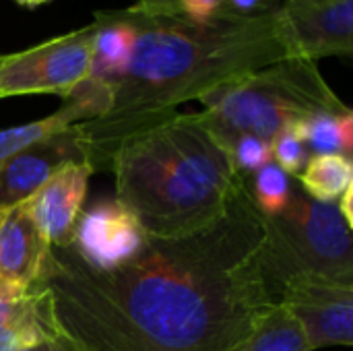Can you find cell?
Returning <instances> with one entry per match:
<instances>
[{
  "label": "cell",
  "instance_id": "obj_1",
  "mask_svg": "<svg viewBox=\"0 0 353 351\" xmlns=\"http://www.w3.org/2000/svg\"><path fill=\"white\" fill-rule=\"evenodd\" d=\"M263 215L244 178L228 211L178 238L147 236L126 263L95 271L50 246L37 283L81 351H232L279 304L259 250Z\"/></svg>",
  "mask_w": 353,
  "mask_h": 351
},
{
  "label": "cell",
  "instance_id": "obj_2",
  "mask_svg": "<svg viewBox=\"0 0 353 351\" xmlns=\"http://www.w3.org/2000/svg\"><path fill=\"white\" fill-rule=\"evenodd\" d=\"M134 29V50L124 77L112 87L108 120H137L176 112L219 85L290 58L277 6L209 21L184 14L122 10Z\"/></svg>",
  "mask_w": 353,
  "mask_h": 351
},
{
  "label": "cell",
  "instance_id": "obj_3",
  "mask_svg": "<svg viewBox=\"0 0 353 351\" xmlns=\"http://www.w3.org/2000/svg\"><path fill=\"white\" fill-rule=\"evenodd\" d=\"M120 201L147 236L178 238L217 221L244 176L201 114L168 112L139 122L110 168Z\"/></svg>",
  "mask_w": 353,
  "mask_h": 351
},
{
  "label": "cell",
  "instance_id": "obj_4",
  "mask_svg": "<svg viewBox=\"0 0 353 351\" xmlns=\"http://www.w3.org/2000/svg\"><path fill=\"white\" fill-rule=\"evenodd\" d=\"M199 101L205 108L201 118L228 149L244 134L273 141L285 126L314 114L350 110L316 62L304 58L277 60L215 87Z\"/></svg>",
  "mask_w": 353,
  "mask_h": 351
},
{
  "label": "cell",
  "instance_id": "obj_5",
  "mask_svg": "<svg viewBox=\"0 0 353 351\" xmlns=\"http://www.w3.org/2000/svg\"><path fill=\"white\" fill-rule=\"evenodd\" d=\"M259 263L277 302L281 288L298 277L353 283L352 228L335 203L314 201L296 182L285 211L263 217Z\"/></svg>",
  "mask_w": 353,
  "mask_h": 351
},
{
  "label": "cell",
  "instance_id": "obj_6",
  "mask_svg": "<svg viewBox=\"0 0 353 351\" xmlns=\"http://www.w3.org/2000/svg\"><path fill=\"white\" fill-rule=\"evenodd\" d=\"M95 21L43 43L0 58V99L17 95H70L91 74Z\"/></svg>",
  "mask_w": 353,
  "mask_h": 351
},
{
  "label": "cell",
  "instance_id": "obj_7",
  "mask_svg": "<svg viewBox=\"0 0 353 351\" xmlns=\"http://www.w3.org/2000/svg\"><path fill=\"white\" fill-rule=\"evenodd\" d=\"M279 304L304 331L312 351L353 345V283L298 277L281 288Z\"/></svg>",
  "mask_w": 353,
  "mask_h": 351
},
{
  "label": "cell",
  "instance_id": "obj_8",
  "mask_svg": "<svg viewBox=\"0 0 353 351\" xmlns=\"http://www.w3.org/2000/svg\"><path fill=\"white\" fill-rule=\"evenodd\" d=\"M277 10L290 58H352L353 0H281Z\"/></svg>",
  "mask_w": 353,
  "mask_h": 351
},
{
  "label": "cell",
  "instance_id": "obj_9",
  "mask_svg": "<svg viewBox=\"0 0 353 351\" xmlns=\"http://www.w3.org/2000/svg\"><path fill=\"white\" fill-rule=\"evenodd\" d=\"M68 163H89L87 141L79 122L0 163V207L27 201Z\"/></svg>",
  "mask_w": 353,
  "mask_h": 351
},
{
  "label": "cell",
  "instance_id": "obj_10",
  "mask_svg": "<svg viewBox=\"0 0 353 351\" xmlns=\"http://www.w3.org/2000/svg\"><path fill=\"white\" fill-rule=\"evenodd\" d=\"M147 232L120 201H101L83 211L74 234L72 250L95 271L114 269L130 261L145 244Z\"/></svg>",
  "mask_w": 353,
  "mask_h": 351
},
{
  "label": "cell",
  "instance_id": "obj_11",
  "mask_svg": "<svg viewBox=\"0 0 353 351\" xmlns=\"http://www.w3.org/2000/svg\"><path fill=\"white\" fill-rule=\"evenodd\" d=\"M93 168L89 163H68L58 170L23 207L33 217L50 246H68L89 190Z\"/></svg>",
  "mask_w": 353,
  "mask_h": 351
},
{
  "label": "cell",
  "instance_id": "obj_12",
  "mask_svg": "<svg viewBox=\"0 0 353 351\" xmlns=\"http://www.w3.org/2000/svg\"><path fill=\"white\" fill-rule=\"evenodd\" d=\"M48 292L0 281V351H17L60 335Z\"/></svg>",
  "mask_w": 353,
  "mask_h": 351
},
{
  "label": "cell",
  "instance_id": "obj_13",
  "mask_svg": "<svg viewBox=\"0 0 353 351\" xmlns=\"http://www.w3.org/2000/svg\"><path fill=\"white\" fill-rule=\"evenodd\" d=\"M50 242L27 213L23 203L14 205L0 225V281L33 285L46 265Z\"/></svg>",
  "mask_w": 353,
  "mask_h": 351
},
{
  "label": "cell",
  "instance_id": "obj_14",
  "mask_svg": "<svg viewBox=\"0 0 353 351\" xmlns=\"http://www.w3.org/2000/svg\"><path fill=\"white\" fill-rule=\"evenodd\" d=\"M95 46H93V79L114 87L126 72L132 50H134V29L124 19L122 10H99L95 12Z\"/></svg>",
  "mask_w": 353,
  "mask_h": 351
},
{
  "label": "cell",
  "instance_id": "obj_15",
  "mask_svg": "<svg viewBox=\"0 0 353 351\" xmlns=\"http://www.w3.org/2000/svg\"><path fill=\"white\" fill-rule=\"evenodd\" d=\"M85 120H91V114L85 108V103L74 95L64 97L60 110H56L54 114L33 120V122H27V124H19V126L0 130V163L4 159L21 153L23 149H27V147H31V145H35V143H39L77 122H85Z\"/></svg>",
  "mask_w": 353,
  "mask_h": 351
},
{
  "label": "cell",
  "instance_id": "obj_16",
  "mask_svg": "<svg viewBox=\"0 0 353 351\" xmlns=\"http://www.w3.org/2000/svg\"><path fill=\"white\" fill-rule=\"evenodd\" d=\"M296 182L314 201L337 203L339 197L353 186L352 157L339 153L310 155Z\"/></svg>",
  "mask_w": 353,
  "mask_h": 351
},
{
  "label": "cell",
  "instance_id": "obj_17",
  "mask_svg": "<svg viewBox=\"0 0 353 351\" xmlns=\"http://www.w3.org/2000/svg\"><path fill=\"white\" fill-rule=\"evenodd\" d=\"M232 351H312L294 317L275 304Z\"/></svg>",
  "mask_w": 353,
  "mask_h": 351
},
{
  "label": "cell",
  "instance_id": "obj_18",
  "mask_svg": "<svg viewBox=\"0 0 353 351\" xmlns=\"http://www.w3.org/2000/svg\"><path fill=\"white\" fill-rule=\"evenodd\" d=\"M308 151L314 155L339 153L352 157L353 151V112H323L294 124Z\"/></svg>",
  "mask_w": 353,
  "mask_h": 351
},
{
  "label": "cell",
  "instance_id": "obj_19",
  "mask_svg": "<svg viewBox=\"0 0 353 351\" xmlns=\"http://www.w3.org/2000/svg\"><path fill=\"white\" fill-rule=\"evenodd\" d=\"M250 197L263 217H275L285 211L290 205L296 178L283 172L275 161L261 168L256 174L246 178Z\"/></svg>",
  "mask_w": 353,
  "mask_h": 351
},
{
  "label": "cell",
  "instance_id": "obj_20",
  "mask_svg": "<svg viewBox=\"0 0 353 351\" xmlns=\"http://www.w3.org/2000/svg\"><path fill=\"white\" fill-rule=\"evenodd\" d=\"M232 161L240 176L250 178L261 168L273 163V143L261 137L244 134L230 145Z\"/></svg>",
  "mask_w": 353,
  "mask_h": 351
},
{
  "label": "cell",
  "instance_id": "obj_21",
  "mask_svg": "<svg viewBox=\"0 0 353 351\" xmlns=\"http://www.w3.org/2000/svg\"><path fill=\"white\" fill-rule=\"evenodd\" d=\"M273 143V161L288 172L292 178H298L300 172L304 170L306 161H308V147L302 141V137L298 134L296 126H285L281 132L275 134Z\"/></svg>",
  "mask_w": 353,
  "mask_h": 351
},
{
  "label": "cell",
  "instance_id": "obj_22",
  "mask_svg": "<svg viewBox=\"0 0 353 351\" xmlns=\"http://www.w3.org/2000/svg\"><path fill=\"white\" fill-rule=\"evenodd\" d=\"M223 12H230L228 0H178V14L192 21H209Z\"/></svg>",
  "mask_w": 353,
  "mask_h": 351
},
{
  "label": "cell",
  "instance_id": "obj_23",
  "mask_svg": "<svg viewBox=\"0 0 353 351\" xmlns=\"http://www.w3.org/2000/svg\"><path fill=\"white\" fill-rule=\"evenodd\" d=\"M128 8L145 14H178V0H134Z\"/></svg>",
  "mask_w": 353,
  "mask_h": 351
},
{
  "label": "cell",
  "instance_id": "obj_24",
  "mask_svg": "<svg viewBox=\"0 0 353 351\" xmlns=\"http://www.w3.org/2000/svg\"><path fill=\"white\" fill-rule=\"evenodd\" d=\"M17 351H81L64 333L52 337V339H46V341H39V343H33V345H27V348H21Z\"/></svg>",
  "mask_w": 353,
  "mask_h": 351
},
{
  "label": "cell",
  "instance_id": "obj_25",
  "mask_svg": "<svg viewBox=\"0 0 353 351\" xmlns=\"http://www.w3.org/2000/svg\"><path fill=\"white\" fill-rule=\"evenodd\" d=\"M228 8L230 12H236V14H252V12L273 8V6L269 4V0H228Z\"/></svg>",
  "mask_w": 353,
  "mask_h": 351
},
{
  "label": "cell",
  "instance_id": "obj_26",
  "mask_svg": "<svg viewBox=\"0 0 353 351\" xmlns=\"http://www.w3.org/2000/svg\"><path fill=\"white\" fill-rule=\"evenodd\" d=\"M352 203H353V186L352 188H347V190L339 197V201L335 203V205H337V209H339V213H341V217L345 219V223H347L350 228H353Z\"/></svg>",
  "mask_w": 353,
  "mask_h": 351
},
{
  "label": "cell",
  "instance_id": "obj_27",
  "mask_svg": "<svg viewBox=\"0 0 353 351\" xmlns=\"http://www.w3.org/2000/svg\"><path fill=\"white\" fill-rule=\"evenodd\" d=\"M12 2H17V4H21V6H25V8H37V6L48 4L50 0H12Z\"/></svg>",
  "mask_w": 353,
  "mask_h": 351
},
{
  "label": "cell",
  "instance_id": "obj_28",
  "mask_svg": "<svg viewBox=\"0 0 353 351\" xmlns=\"http://www.w3.org/2000/svg\"><path fill=\"white\" fill-rule=\"evenodd\" d=\"M10 209H12V207H0V225L4 223V219H6V215H8Z\"/></svg>",
  "mask_w": 353,
  "mask_h": 351
},
{
  "label": "cell",
  "instance_id": "obj_29",
  "mask_svg": "<svg viewBox=\"0 0 353 351\" xmlns=\"http://www.w3.org/2000/svg\"><path fill=\"white\" fill-rule=\"evenodd\" d=\"M0 58H2V54H0Z\"/></svg>",
  "mask_w": 353,
  "mask_h": 351
}]
</instances>
